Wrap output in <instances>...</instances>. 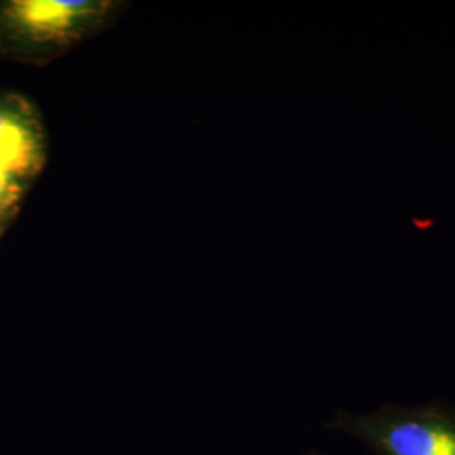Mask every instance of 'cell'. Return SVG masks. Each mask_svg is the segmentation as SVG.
<instances>
[{
  "label": "cell",
  "mask_w": 455,
  "mask_h": 455,
  "mask_svg": "<svg viewBox=\"0 0 455 455\" xmlns=\"http://www.w3.org/2000/svg\"><path fill=\"white\" fill-rule=\"evenodd\" d=\"M329 428L358 440L373 455H455V407L447 403L341 411Z\"/></svg>",
  "instance_id": "obj_1"
},
{
  "label": "cell",
  "mask_w": 455,
  "mask_h": 455,
  "mask_svg": "<svg viewBox=\"0 0 455 455\" xmlns=\"http://www.w3.org/2000/svg\"><path fill=\"white\" fill-rule=\"evenodd\" d=\"M112 4L97 0H14L2 17L14 33L37 44H69L107 14Z\"/></svg>",
  "instance_id": "obj_2"
},
{
  "label": "cell",
  "mask_w": 455,
  "mask_h": 455,
  "mask_svg": "<svg viewBox=\"0 0 455 455\" xmlns=\"http://www.w3.org/2000/svg\"><path fill=\"white\" fill-rule=\"evenodd\" d=\"M22 182L16 176L0 171V216L7 218V212H12L22 196Z\"/></svg>",
  "instance_id": "obj_4"
},
{
  "label": "cell",
  "mask_w": 455,
  "mask_h": 455,
  "mask_svg": "<svg viewBox=\"0 0 455 455\" xmlns=\"http://www.w3.org/2000/svg\"><path fill=\"white\" fill-rule=\"evenodd\" d=\"M44 161L41 131L19 101H0V171L33 178Z\"/></svg>",
  "instance_id": "obj_3"
},
{
  "label": "cell",
  "mask_w": 455,
  "mask_h": 455,
  "mask_svg": "<svg viewBox=\"0 0 455 455\" xmlns=\"http://www.w3.org/2000/svg\"><path fill=\"white\" fill-rule=\"evenodd\" d=\"M4 221H5V218H2V216H0V227H2V223H4Z\"/></svg>",
  "instance_id": "obj_5"
}]
</instances>
